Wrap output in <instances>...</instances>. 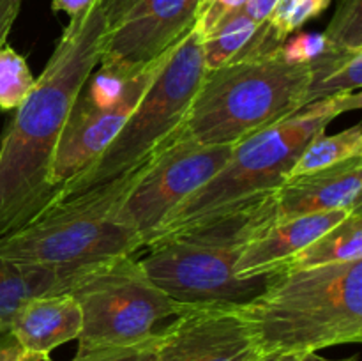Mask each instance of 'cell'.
<instances>
[{
	"instance_id": "obj_1",
	"label": "cell",
	"mask_w": 362,
	"mask_h": 361,
	"mask_svg": "<svg viewBox=\"0 0 362 361\" xmlns=\"http://www.w3.org/2000/svg\"><path fill=\"white\" fill-rule=\"evenodd\" d=\"M108 23L95 2L64 28L52 57L0 140V237L53 204L48 173L81 87L98 67Z\"/></svg>"
},
{
	"instance_id": "obj_2",
	"label": "cell",
	"mask_w": 362,
	"mask_h": 361,
	"mask_svg": "<svg viewBox=\"0 0 362 361\" xmlns=\"http://www.w3.org/2000/svg\"><path fill=\"white\" fill-rule=\"evenodd\" d=\"M269 360L362 342V260L283 269L243 304Z\"/></svg>"
},
{
	"instance_id": "obj_3",
	"label": "cell",
	"mask_w": 362,
	"mask_h": 361,
	"mask_svg": "<svg viewBox=\"0 0 362 361\" xmlns=\"http://www.w3.org/2000/svg\"><path fill=\"white\" fill-rule=\"evenodd\" d=\"M276 222L274 193L154 241L138 258L145 275L173 301L189 306L246 304L271 276L240 278L235 268L247 244Z\"/></svg>"
},
{
	"instance_id": "obj_4",
	"label": "cell",
	"mask_w": 362,
	"mask_h": 361,
	"mask_svg": "<svg viewBox=\"0 0 362 361\" xmlns=\"http://www.w3.org/2000/svg\"><path fill=\"white\" fill-rule=\"evenodd\" d=\"M361 106L359 92L320 99L235 144L223 168L187 197L152 234L145 246L216 218L262 195L274 193L288 179L303 149L317 134L324 133L332 120L346 112L361 110Z\"/></svg>"
},
{
	"instance_id": "obj_5",
	"label": "cell",
	"mask_w": 362,
	"mask_h": 361,
	"mask_svg": "<svg viewBox=\"0 0 362 361\" xmlns=\"http://www.w3.org/2000/svg\"><path fill=\"white\" fill-rule=\"evenodd\" d=\"M147 163L110 183L62 198L27 225L2 236L0 258L81 273L136 255L144 241L122 216V204Z\"/></svg>"
},
{
	"instance_id": "obj_6",
	"label": "cell",
	"mask_w": 362,
	"mask_h": 361,
	"mask_svg": "<svg viewBox=\"0 0 362 361\" xmlns=\"http://www.w3.org/2000/svg\"><path fill=\"white\" fill-rule=\"evenodd\" d=\"M310 67L290 64L279 50L244 55L205 71L182 131L209 145H235L306 106Z\"/></svg>"
},
{
	"instance_id": "obj_7",
	"label": "cell",
	"mask_w": 362,
	"mask_h": 361,
	"mask_svg": "<svg viewBox=\"0 0 362 361\" xmlns=\"http://www.w3.org/2000/svg\"><path fill=\"white\" fill-rule=\"evenodd\" d=\"M205 71L202 41L191 28L170 50L166 62L108 147L67 184L59 200L126 176L154 158L182 127Z\"/></svg>"
},
{
	"instance_id": "obj_8",
	"label": "cell",
	"mask_w": 362,
	"mask_h": 361,
	"mask_svg": "<svg viewBox=\"0 0 362 361\" xmlns=\"http://www.w3.org/2000/svg\"><path fill=\"white\" fill-rule=\"evenodd\" d=\"M67 292L81 308L76 354L145 342L184 310L145 275L136 255L80 273Z\"/></svg>"
},
{
	"instance_id": "obj_9",
	"label": "cell",
	"mask_w": 362,
	"mask_h": 361,
	"mask_svg": "<svg viewBox=\"0 0 362 361\" xmlns=\"http://www.w3.org/2000/svg\"><path fill=\"white\" fill-rule=\"evenodd\" d=\"M232 147L202 144L180 127L147 163L122 204V216L141 237L144 248L161 223L223 168Z\"/></svg>"
},
{
	"instance_id": "obj_10",
	"label": "cell",
	"mask_w": 362,
	"mask_h": 361,
	"mask_svg": "<svg viewBox=\"0 0 362 361\" xmlns=\"http://www.w3.org/2000/svg\"><path fill=\"white\" fill-rule=\"evenodd\" d=\"M170 50L158 60L141 67L136 74H133L124 88V94L113 105L94 106L78 96L69 119L60 134L52 166H49L48 186L52 191L53 204L59 200L67 184L74 177L80 176L83 170H87L99 158V154L108 147L110 142L115 138L144 92L152 84L163 64L166 62Z\"/></svg>"
},
{
	"instance_id": "obj_11",
	"label": "cell",
	"mask_w": 362,
	"mask_h": 361,
	"mask_svg": "<svg viewBox=\"0 0 362 361\" xmlns=\"http://www.w3.org/2000/svg\"><path fill=\"white\" fill-rule=\"evenodd\" d=\"M152 361H269L243 304L184 308L159 329Z\"/></svg>"
},
{
	"instance_id": "obj_12",
	"label": "cell",
	"mask_w": 362,
	"mask_h": 361,
	"mask_svg": "<svg viewBox=\"0 0 362 361\" xmlns=\"http://www.w3.org/2000/svg\"><path fill=\"white\" fill-rule=\"evenodd\" d=\"M200 0H138L108 28L99 66L134 74L165 55L193 28Z\"/></svg>"
},
{
	"instance_id": "obj_13",
	"label": "cell",
	"mask_w": 362,
	"mask_h": 361,
	"mask_svg": "<svg viewBox=\"0 0 362 361\" xmlns=\"http://www.w3.org/2000/svg\"><path fill=\"white\" fill-rule=\"evenodd\" d=\"M362 207V156L285 180L274 191L276 219Z\"/></svg>"
},
{
	"instance_id": "obj_14",
	"label": "cell",
	"mask_w": 362,
	"mask_h": 361,
	"mask_svg": "<svg viewBox=\"0 0 362 361\" xmlns=\"http://www.w3.org/2000/svg\"><path fill=\"white\" fill-rule=\"evenodd\" d=\"M349 212L352 211L318 212L299 218L276 219L243 251L235 268L237 276L253 278L274 275L288 258L313 243L325 230L341 222Z\"/></svg>"
},
{
	"instance_id": "obj_15",
	"label": "cell",
	"mask_w": 362,
	"mask_h": 361,
	"mask_svg": "<svg viewBox=\"0 0 362 361\" xmlns=\"http://www.w3.org/2000/svg\"><path fill=\"white\" fill-rule=\"evenodd\" d=\"M81 331V308L71 292H52L25 301L9 331L27 354H45L73 342Z\"/></svg>"
},
{
	"instance_id": "obj_16",
	"label": "cell",
	"mask_w": 362,
	"mask_h": 361,
	"mask_svg": "<svg viewBox=\"0 0 362 361\" xmlns=\"http://www.w3.org/2000/svg\"><path fill=\"white\" fill-rule=\"evenodd\" d=\"M83 273V271H81ZM80 273L39 268L0 258V333H7L14 314L27 299L69 290Z\"/></svg>"
},
{
	"instance_id": "obj_17",
	"label": "cell",
	"mask_w": 362,
	"mask_h": 361,
	"mask_svg": "<svg viewBox=\"0 0 362 361\" xmlns=\"http://www.w3.org/2000/svg\"><path fill=\"white\" fill-rule=\"evenodd\" d=\"M354 260H362V207L354 209L341 222L325 230L304 250L288 258L279 271Z\"/></svg>"
},
{
	"instance_id": "obj_18",
	"label": "cell",
	"mask_w": 362,
	"mask_h": 361,
	"mask_svg": "<svg viewBox=\"0 0 362 361\" xmlns=\"http://www.w3.org/2000/svg\"><path fill=\"white\" fill-rule=\"evenodd\" d=\"M310 78L306 105L346 92H359L362 85V52L327 48L308 64Z\"/></svg>"
},
{
	"instance_id": "obj_19",
	"label": "cell",
	"mask_w": 362,
	"mask_h": 361,
	"mask_svg": "<svg viewBox=\"0 0 362 361\" xmlns=\"http://www.w3.org/2000/svg\"><path fill=\"white\" fill-rule=\"evenodd\" d=\"M331 4L332 0H278L269 20L239 57L276 53L290 35L300 30L310 20L320 16Z\"/></svg>"
},
{
	"instance_id": "obj_20",
	"label": "cell",
	"mask_w": 362,
	"mask_h": 361,
	"mask_svg": "<svg viewBox=\"0 0 362 361\" xmlns=\"http://www.w3.org/2000/svg\"><path fill=\"white\" fill-rule=\"evenodd\" d=\"M359 156H362L361 124H356V126L334 134H327L324 131V133L317 134L303 149V152L290 170L288 179L329 168V166H334L338 163L346 161V159L359 158Z\"/></svg>"
},
{
	"instance_id": "obj_21",
	"label": "cell",
	"mask_w": 362,
	"mask_h": 361,
	"mask_svg": "<svg viewBox=\"0 0 362 361\" xmlns=\"http://www.w3.org/2000/svg\"><path fill=\"white\" fill-rule=\"evenodd\" d=\"M258 30H260V25L255 23L244 11H239L223 20L211 34L200 39L205 69H218L237 59Z\"/></svg>"
},
{
	"instance_id": "obj_22",
	"label": "cell",
	"mask_w": 362,
	"mask_h": 361,
	"mask_svg": "<svg viewBox=\"0 0 362 361\" xmlns=\"http://www.w3.org/2000/svg\"><path fill=\"white\" fill-rule=\"evenodd\" d=\"M35 84L27 60L7 41L0 42V110H16Z\"/></svg>"
},
{
	"instance_id": "obj_23",
	"label": "cell",
	"mask_w": 362,
	"mask_h": 361,
	"mask_svg": "<svg viewBox=\"0 0 362 361\" xmlns=\"http://www.w3.org/2000/svg\"><path fill=\"white\" fill-rule=\"evenodd\" d=\"M324 38L331 50L362 52V0H338Z\"/></svg>"
},
{
	"instance_id": "obj_24",
	"label": "cell",
	"mask_w": 362,
	"mask_h": 361,
	"mask_svg": "<svg viewBox=\"0 0 362 361\" xmlns=\"http://www.w3.org/2000/svg\"><path fill=\"white\" fill-rule=\"evenodd\" d=\"M327 50V41L324 32H300L297 35H290L283 46L279 48V55L290 64H306L313 62L318 55Z\"/></svg>"
},
{
	"instance_id": "obj_25",
	"label": "cell",
	"mask_w": 362,
	"mask_h": 361,
	"mask_svg": "<svg viewBox=\"0 0 362 361\" xmlns=\"http://www.w3.org/2000/svg\"><path fill=\"white\" fill-rule=\"evenodd\" d=\"M246 4L247 0H200L197 18H194L193 30L197 32L198 38L204 39L223 20L243 11Z\"/></svg>"
},
{
	"instance_id": "obj_26",
	"label": "cell",
	"mask_w": 362,
	"mask_h": 361,
	"mask_svg": "<svg viewBox=\"0 0 362 361\" xmlns=\"http://www.w3.org/2000/svg\"><path fill=\"white\" fill-rule=\"evenodd\" d=\"M159 331L148 340L134 345L112 347V349H98L90 353L74 354L71 361H152L158 345Z\"/></svg>"
},
{
	"instance_id": "obj_27",
	"label": "cell",
	"mask_w": 362,
	"mask_h": 361,
	"mask_svg": "<svg viewBox=\"0 0 362 361\" xmlns=\"http://www.w3.org/2000/svg\"><path fill=\"white\" fill-rule=\"evenodd\" d=\"M95 2L99 4L103 14H105L108 28H112L129 13V9L138 0H95Z\"/></svg>"
},
{
	"instance_id": "obj_28",
	"label": "cell",
	"mask_w": 362,
	"mask_h": 361,
	"mask_svg": "<svg viewBox=\"0 0 362 361\" xmlns=\"http://www.w3.org/2000/svg\"><path fill=\"white\" fill-rule=\"evenodd\" d=\"M23 0H0V42L7 41L11 28L20 14Z\"/></svg>"
},
{
	"instance_id": "obj_29",
	"label": "cell",
	"mask_w": 362,
	"mask_h": 361,
	"mask_svg": "<svg viewBox=\"0 0 362 361\" xmlns=\"http://www.w3.org/2000/svg\"><path fill=\"white\" fill-rule=\"evenodd\" d=\"M276 2H278V0H247V4L244 6L243 11L255 21V23L262 27V25L269 20V16H271Z\"/></svg>"
},
{
	"instance_id": "obj_30",
	"label": "cell",
	"mask_w": 362,
	"mask_h": 361,
	"mask_svg": "<svg viewBox=\"0 0 362 361\" xmlns=\"http://www.w3.org/2000/svg\"><path fill=\"white\" fill-rule=\"evenodd\" d=\"M27 356L11 333H0V361H21Z\"/></svg>"
},
{
	"instance_id": "obj_31",
	"label": "cell",
	"mask_w": 362,
	"mask_h": 361,
	"mask_svg": "<svg viewBox=\"0 0 362 361\" xmlns=\"http://www.w3.org/2000/svg\"><path fill=\"white\" fill-rule=\"evenodd\" d=\"M92 4L94 0H53L52 11L53 13H66L71 20V18L83 14Z\"/></svg>"
},
{
	"instance_id": "obj_32",
	"label": "cell",
	"mask_w": 362,
	"mask_h": 361,
	"mask_svg": "<svg viewBox=\"0 0 362 361\" xmlns=\"http://www.w3.org/2000/svg\"><path fill=\"white\" fill-rule=\"evenodd\" d=\"M269 361H357V357H346V360H331V357H324L320 354H296V356H279L272 357Z\"/></svg>"
},
{
	"instance_id": "obj_33",
	"label": "cell",
	"mask_w": 362,
	"mask_h": 361,
	"mask_svg": "<svg viewBox=\"0 0 362 361\" xmlns=\"http://www.w3.org/2000/svg\"><path fill=\"white\" fill-rule=\"evenodd\" d=\"M21 361H52V357L45 354H27Z\"/></svg>"
}]
</instances>
